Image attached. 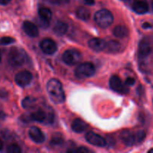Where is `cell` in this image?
Instances as JSON below:
<instances>
[{
	"label": "cell",
	"mask_w": 153,
	"mask_h": 153,
	"mask_svg": "<svg viewBox=\"0 0 153 153\" xmlns=\"http://www.w3.org/2000/svg\"><path fill=\"white\" fill-rule=\"evenodd\" d=\"M70 0H48L50 3L52 4H62L69 2Z\"/></svg>",
	"instance_id": "28"
},
{
	"label": "cell",
	"mask_w": 153,
	"mask_h": 153,
	"mask_svg": "<svg viewBox=\"0 0 153 153\" xmlns=\"http://www.w3.org/2000/svg\"><path fill=\"white\" fill-rule=\"evenodd\" d=\"M32 80V75L28 70H22L19 72L15 76V82L16 85L22 88L29 85Z\"/></svg>",
	"instance_id": "7"
},
{
	"label": "cell",
	"mask_w": 153,
	"mask_h": 153,
	"mask_svg": "<svg viewBox=\"0 0 153 153\" xmlns=\"http://www.w3.org/2000/svg\"><path fill=\"white\" fill-rule=\"evenodd\" d=\"M120 139L128 146H130L136 143H135L134 134L130 132L129 130H124L122 131L120 134Z\"/></svg>",
	"instance_id": "14"
},
{
	"label": "cell",
	"mask_w": 153,
	"mask_h": 153,
	"mask_svg": "<svg viewBox=\"0 0 153 153\" xmlns=\"http://www.w3.org/2000/svg\"><path fill=\"white\" fill-rule=\"evenodd\" d=\"M63 143V140L60 137H54L51 140V143L55 146H58V145L62 144Z\"/></svg>",
	"instance_id": "27"
},
{
	"label": "cell",
	"mask_w": 153,
	"mask_h": 153,
	"mask_svg": "<svg viewBox=\"0 0 153 153\" xmlns=\"http://www.w3.org/2000/svg\"><path fill=\"white\" fill-rule=\"evenodd\" d=\"M95 73V67L92 63L85 62L80 64L75 70V76L79 79L92 77Z\"/></svg>",
	"instance_id": "4"
},
{
	"label": "cell",
	"mask_w": 153,
	"mask_h": 153,
	"mask_svg": "<svg viewBox=\"0 0 153 153\" xmlns=\"http://www.w3.org/2000/svg\"><path fill=\"white\" fill-rule=\"evenodd\" d=\"M68 29V25L64 22H58L54 25L53 31L57 35H64Z\"/></svg>",
	"instance_id": "20"
},
{
	"label": "cell",
	"mask_w": 153,
	"mask_h": 153,
	"mask_svg": "<svg viewBox=\"0 0 153 153\" xmlns=\"http://www.w3.org/2000/svg\"><path fill=\"white\" fill-rule=\"evenodd\" d=\"M46 91L50 98L56 104H61L65 101V95L60 81L52 79L47 82Z\"/></svg>",
	"instance_id": "1"
},
{
	"label": "cell",
	"mask_w": 153,
	"mask_h": 153,
	"mask_svg": "<svg viewBox=\"0 0 153 153\" xmlns=\"http://www.w3.org/2000/svg\"><path fill=\"white\" fill-rule=\"evenodd\" d=\"M28 136L36 143H41L45 140V136L41 130L35 126H32L28 130Z\"/></svg>",
	"instance_id": "10"
},
{
	"label": "cell",
	"mask_w": 153,
	"mask_h": 153,
	"mask_svg": "<svg viewBox=\"0 0 153 153\" xmlns=\"http://www.w3.org/2000/svg\"><path fill=\"white\" fill-rule=\"evenodd\" d=\"M122 49L121 43L116 40H110L106 43L105 50L110 53H116L120 52Z\"/></svg>",
	"instance_id": "19"
},
{
	"label": "cell",
	"mask_w": 153,
	"mask_h": 153,
	"mask_svg": "<svg viewBox=\"0 0 153 153\" xmlns=\"http://www.w3.org/2000/svg\"><path fill=\"white\" fill-rule=\"evenodd\" d=\"M3 149V142L2 140H1V138H0V151L2 150Z\"/></svg>",
	"instance_id": "35"
},
{
	"label": "cell",
	"mask_w": 153,
	"mask_h": 153,
	"mask_svg": "<svg viewBox=\"0 0 153 153\" xmlns=\"http://www.w3.org/2000/svg\"><path fill=\"white\" fill-rule=\"evenodd\" d=\"M5 96H7V92L4 91H3V90H1V91H0V97H2V98H4Z\"/></svg>",
	"instance_id": "34"
},
{
	"label": "cell",
	"mask_w": 153,
	"mask_h": 153,
	"mask_svg": "<svg viewBox=\"0 0 153 153\" xmlns=\"http://www.w3.org/2000/svg\"><path fill=\"white\" fill-rule=\"evenodd\" d=\"M129 34V31L127 27L124 25H117L113 29V34L118 38H124Z\"/></svg>",
	"instance_id": "21"
},
{
	"label": "cell",
	"mask_w": 153,
	"mask_h": 153,
	"mask_svg": "<svg viewBox=\"0 0 153 153\" xmlns=\"http://www.w3.org/2000/svg\"><path fill=\"white\" fill-rule=\"evenodd\" d=\"M148 152H149V153H152L153 152V149H150V150H148Z\"/></svg>",
	"instance_id": "36"
},
{
	"label": "cell",
	"mask_w": 153,
	"mask_h": 153,
	"mask_svg": "<svg viewBox=\"0 0 153 153\" xmlns=\"http://www.w3.org/2000/svg\"><path fill=\"white\" fill-rule=\"evenodd\" d=\"M85 138L88 143L93 146H99V147H103V146H106V140L103 137L99 135L98 134L93 132V131H88V133H86V134L85 135Z\"/></svg>",
	"instance_id": "8"
},
{
	"label": "cell",
	"mask_w": 153,
	"mask_h": 153,
	"mask_svg": "<svg viewBox=\"0 0 153 153\" xmlns=\"http://www.w3.org/2000/svg\"><path fill=\"white\" fill-rule=\"evenodd\" d=\"M40 48L44 53L46 55H53L57 51V45L50 38H45L40 43Z\"/></svg>",
	"instance_id": "9"
},
{
	"label": "cell",
	"mask_w": 153,
	"mask_h": 153,
	"mask_svg": "<svg viewBox=\"0 0 153 153\" xmlns=\"http://www.w3.org/2000/svg\"><path fill=\"white\" fill-rule=\"evenodd\" d=\"M26 60V55L22 49L14 47L10 49L8 55V63L11 67H20L25 63Z\"/></svg>",
	"instance_id": "2"
},
{
	"label": "cell",
	"mask_w": 153,
	"mask_h": 153,
	"mask_svg": "<svg viewBox=\"0 0 153 153\" xmlns=\"http://www.w3.org/2000/svg\"><path fill=\"white\" fill-rule=\"evenodd\" d=\"M22 29L26 34L31 37H35L38 35V28L33 22L25 21L22 24Z\"/></svg>",
	"instance_id": "11"
},
{
	"label": "cell",
	"mask_w": 153,
	"mask_h": 153,
	"mask_svg": "<svg viewBox=\"0 0 153 153\" xmlns=\"http://www.w3.org/2000/svg\"><path fill=\"white\" fill-rule=\"evenodd\" d=\"M27 119L28 121H35V122L42 123L46 119V114L41 110H38L33 113L28 115Z\"/></svg>",
	"instance_id": "18"
},
{
	"label": "cell",
	"mask_w": 153,
	"mask_h": 153,
	"mask_svg": "<svg viewBox=\"0 0 153 153\" xmlns=\"http://www.w3.org/2000/svg\"><path fill=\"white\" fill-rule=\"evenodd\" d=\"M89 152V149H87L86 147H84V146H80V147H79L78 149H75V153H87Z\"/></svg>",
	"instance_id": "29"
},
{
	"label": "cell",
	"mask_w": 153,
	"mask_h": 153,
	"mask_svg": "<svg viewBox=\"0 0 153 153\" xmlns=\"http://www.w3.org/2000/svg\"><path fill=\"white\" fill-rule=\"evenodd\" d=\"M146 132L144 131H139L134 134L135 143H140L145 139Z\"/></svg>",
	"instance_id": "25"
},
{
	"label": "cell",
	"mask_w": 153,
	"mask_h": 153,
	"mask_svg": "<svg viewBox=\"0 0 153 153\" xmlns=\"http://www.w3.org/2000/svg\"><path fill=\"white\" fill-rule=\"evenodd\" d=\"M135 79L132 77H128L125 80V85H128V86H131V85H134Z\"/></svg>",
	"instance_id": "30"
},
{
	"label": "cell",
	"mask_w": 153,
	"mask_h": 153,
	"mask_svg": "<svg viewBox=\"0 0 153 153\" xmlns=\"http://www.w3.org/2000/svg\"><path fill=\"white\" fill-rule=\"evenodd\" d=\"M7 152L8 153H20L21 149L17 144L13 143V144L9 145L7 149Z\"/></svg>",
	"instance_id": "26"
},
{
	"label": "cell",
	"mask_w": 153,
	"mask_h": 153,
	"mask_svg": "<svg viewBox=\"0 0 153 153\" xmlns=\"http://www.w3.org/2000/svg\"><path fill=\"white\" fill-rule=\"evenodd\" d=\"M2 61V55H1V52H0V62H1Z\"/></svg>",
	"instance_id": "37"
},
{
	"label": "cell",
	"mask_w": 153,
	"mask_h": 153,
	"mask_svg": "<svg viewBox=\"0 0 153 153\" xmlns=\"http://www.w3.org/2000/svg\"><path fill=\"white\" fill-rule=\"evenodd\" d=\"M11 0H0V4L2 5H6V4H8Z\"/></svg>",
	"instance_id": "32"
},
{
	"label": "cell",
	"mask_w": 153,
	"mask_h": 153,
	"mask_svg": "<svg viewBox=\"0 0 153 153\" xmlns=\"http://www.w3.org/2000/svg\"><path fill=\"white\" fill-rule=\"evenodd\" d=\"M152 52V47L148 41L141 40L138 47V54L140 58H146Z\"/></svg>",
	"instance_id": "16"
},
{
	"label": "cell",
	"mask_w": 153,
	"mask_h": 153,
	"mask_svg": "<svg viewBox=\"0 0 153 153\" xmlns=\"http://www.w3.org/2000/svg\"><path fill=\"white\" fill-rule=\"evenodd\" d=\"M106 42L100 38H92L88 42V46L90 49L96 52H100L105 49Z\"/></svg>",
	"instance_id": "13"
},
{
	"label": "cell",
	"mask_w": 153,
	"mask_h": 153,
	"mask_svg": "<svg viewBox=\"0 0 153 153\" xmlns=\"http://www.w3.org/2000/svg\"><path fill=\"white\" fill-rule=\"evenodd\" d=\"M152 27L151 24H149L148 22H145V23L142 24V28H149Z\"/></svg>",
	"instance_id": "33"
},
{
	"label": "cell",
	"mask_w": 153,
	"mask_h": 153,
	"mask_svg": "<svg viewBox=\"0 0 153 153\" xmlns=\"http://www.w3.org/2000/svg\"><path fill=\"white\" fill-rule=\"evenodd\" d=\"M38 15L40 21H41V22L40 23V25H42L43 23H45L47 25H49V22L52 18V12L50 9L45 7H40L38 10Z\"/></svg>",
	"instance_id": "15"
},
{
	"label": "cell",
	"mask_w": 153,
	"mask_h": 153,
	"mask_svg": "<svg viewBox=\"0 0 153 153\" xmlns=\"http://www.w3.org/2000/svg\"><path fill=\"white\" fill-rule=\"evenodd\" d=\"M76 17L81 20L87 21L90 17V12L87 8L83 7H80L76 9Z\"/></svg>",
	"instance_id": "22"
},
{
	"label": "cell",
	"mask_w": 153,
	"mask_h": 153,
	"mask_svg": "<svg viewBox=\"0 0 153 153\" xmlns=\"http://www.w3.org/2000/svg\"><path fill=\"white\" fill-rule=\"evenodd\" d=\"M152 8H153V3H152Z\"/></svg>",
	"instance_id": "38"
},
{
	"label": "cell",
	"mask_w": 153,
	"mask_h": 153,
	"mask_svg": "<svg viewBox=\"0 0 153 153\" xmlns=\"http://www.w3.org/2000/svg\"><path fill=\"white\" fill-rule=\"evenodd\" d=\"M35 102V99L32 97H27L22 100V106L26 109L31 108Z\"/></svg>",
	"instance_id": "23"
},
{
	"label": "cell",
	"mask_w": 153,
	"mask_h": 153,
	"mask_svg": "<svg viewBox=\"0 0 153 153\" xmlns=\"http://www.w3.org/2000/svg\"><path fill=\"white\" fill-rule=\"evenodd\" d=\"M94 22L100 28H107L113 22V16L107 9H100L98 10L94 16Z\"/></svg>",
	"instance_id": "3"
},
{
	"label": "cell",
	"mask_w": 153,
	"mask_h": 153,
	"mask_svg": "<svg viewBox=\"0 0 153 153\" xmlns=\"http://www.w3.org/2000/svg\"><path fill=\"white\" fill-rule=\"evenodd\" d=\"M132 9L138 14H144L148 10V5L143 0H135L132 4Z\"/></svg>",
	"instance_id": "12"
},
{
	"label": "cell",
	"mask_w": 153,
	"mask_h": 153,
	"mask_svg": "<svg viewBox=\"0 0 153 153\" xmlns=\"http://www.w3.org/2000/svg\"><path fill=\"white\" fill-rule=\"evenodd\" d=\"M82 1L87 5H93L94 4V2H95L94 0H82Z\"/></svg>",
	"instance_id": "31"
},
{
	"label": "cell",
	"mask_w": 153,
	"mask_h": 153,
	"mask_svg": "<svg viewBox=\"0 0 153 153\" xmlns=\"http://www.w3.org/2000/svg\"><path fill=\"white\" fill-rule=\"evenodd\" d=\"M15 42L14 38L11 37H8V36H6V37H2L0 38V45L1 46H4V45H8L10 43H13Z\"/></svg>",
	"instance_id": "24"
},
{
	"label": "cell",
	"mask_w": 153,
	"mask_h": 153,
	"mask_svg": "<svg viewBox=\"0 0 153 153\" xmlns=\"http://www.w3.org/2000/svg\"><path fill=\"white\" fill-rule=\"evenodd\" d=\"M88 128V124L82 120L75 119L71 123V128L76 133H81Z\"/></svg>",
	"instance_id": "17"
},
{
	"label": "cell",
	"mask_w": 153,
	"mask_h": 153,
	"mask_svg": "<svg viewBox=\"0 0 153 153\" xmlns=\"http://www.w3.org/2000/svg\"><path fill=\"white\" fill-rule=\"evenodd\" d=\"M109 84L111 89L115 92L120 93V94H126L128 92V89L127 88V87L123 85L121 79L118 76L114 75V76H111Z\"/></svg>",
	"instance_id": "6"
},
{
	"label": "cell",
	"mask_w": 153,
	"mask_h": 153,
	"mask_svg": "<svg viewBox=\"0 0 153 153\" xmlns=\"http://www.w3.org/2000/svg\"><path fill=\"white\" fill-rule=\"evenodd\" d=\"M82 59V55L75 49H67L62 54V61L67 65L72 66L78 64Z\"/></svg>",
	"instance_id": "5"
}]
</instances>
